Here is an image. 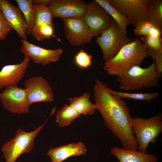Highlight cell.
<instances>
[{"label":"cell","instance_id":"23","mask_svg":"<svg viewBox=\"0 0 162 162\" xmlns=\"http://www.w3.org/2000/svg\"><path fill=\"white\" fill-rule=\"evenodd\" d=\"M95 0L106 11L127 34V26L130 24L128 20L110 4L109 0Z\"/></svg>","mask_w":162,"mask_h":162},{"label":"cell","instance_id":"9","mask_svg":"<svg viewBox=\"0 0 162 162\" xmlns=\"http://www.w3.org/2000/svg\"><path fill=\"white\" fill-rule=\"evenodd\" d=\"M109 2L134 27L147 19L148 0H109Z\"/></svg>","mask_w":162,"mask_h":162},{"label":"cell","instance_id":"5","mask_svg":"<svg viewBox=\"0 0 162 162\" xmlns=\"http://www.w3.org/2000/svg\"><path fill=\"white\" fill-rule=\"evenodd\" d=\"M126 34L113 19L111 26L96 38V42L102 50L105 62L113 58L124 46L134 40Z\"/></svg>","mask_w":162,"mask_h":162},{"label":"cell","instance_id":"12","mask_svg":"<svg viewBox=\"0 0 162 162\" xmlns=\"http://www.w3.org/2000/svg\"><path fill=\"white\" fill-rule=\"evenodd\" d=\"M34 5L35 20L31 35L37 40L43 41L53 36V17L48 5Z\"/></svg>","mask_w":162,"mask_h":162},{"label":"cell","instance_id":"19","mask_svg":"<svg viewBox=\"0 0 162 162\" xmlns=\"http://www.w3.org/2000/svg\"><path fill=\"white\" fill-rule=\"evenodd\" d=\"M90 98V94L88 92H85L81 96L70 97L69 104L80 115H92L96 109L94 104L91 101Z\"/></svg>","mask_w":162,"mask_h":162},{"label":"cell","instance_id":"21","mask_svg":"<svg viewBox=\"0 0 162 162\" xmlns=\"http://www.w3.org/2000/svg\"><path fill=\"white\" fill-rule=\"evenodd\" d=\"M24 17L27 26V34L31 35L35 22L34 5L32 0H16Z\"/></svg>","mask_w":162,"mask_h":162},{"label":"cell","instance_id":"29","mask_svg":"<svg viewBox=\"0 0 162 162\" xmlns=\"http://www.w3.org/2000/svg\"><path fill=\"white\" fill-rule=\"evenodd\" d=\"M12 29L0 10V40L5 39Z\"/></svg>","mask_w":162,"mask_h":162},{"label":"cell","instance_id":"30","mask_svg":"<svg viewBox=\"0 0 162 162\" xmlns=\"http://www.w3.org/2000/svg\"><path fill=\"white\" fill-rule=\"evenodd\" d=\"M50 0H32L33 4L48 5Z\"/></svg>","mask_w":162,"mask_h":162},{"label":"cell","instance_id":"25","mask_svg":"<svg viewBox=\"0 0 162 162\" xmlns=\"http://www.w3.org/2000/svg\"><path fill=\"white\" fill-rule=\"evenodd\" d=\"M135 27L134 34L140 37L149 35L152 30L154 28L158 27L152 21L146 19L138 23Z\"/></svg>","mask_w":162,"mask_h":162},{"label":"cell","instance_id":"6","mask_svg":"<svg viewBox=\"0 0 162 162\" xmlns=\"http://www.w3.org/2000/svg\"><path fill=\"white\" fill-rule=\"evenodd\" d=\"M46 122L31 132H26L20 129H17L14 137L3 144L1 150L5 162H15L22 154L30 152L32 150L34 145L35 139Z\"/></svg>","mask_w":162,"mask_h":162},{"label":"cell","instance_id":"7","mask_svg":"<svg viewBox=\"0 0 162 162\" xmlns=\"http://www.w3.org/2000/svg\"><path fill=\"white\" fill-rule=\"evenodd\" d=\"M62 21L65 37L71 45L82 46L94 37L83 16L63 19Z\"/></svg>","mask_w":162,"mask_h":162},{"label":"cell","instance_id":"17","mask_svg":"<svg viewBox=\"0 0 162 162\" xmlns=\"http://www.w3.org/2000/svg\"><path fill=\"white\" fill-rule=\"evenodd\" d=\"M87 148L82 142L50 148L46 154L52 162H62L70 157L86 154Z\"/></svg>","mask_w":162,"mask_h":162},{"label":"cell","instance_id":"13","mask_svg":"<svg viewBox=\"0 0 162 162\" xmlns=\"http://www.w3.org/2000/svg\"><path fill=\"white\" fill-rule=\"evenodd\" d=\"M87 6L82 0H50L48 5L53 17L62 19L83 16Z\"/></svg>","mask_w":162,"mask_h":162},{"label":"cell","instance_id":"24","mask_svg":"<svg viewBox=\"0 0 162 162\" xmlns=\"http://www.w3.org/2000/svg\"><path fill=\"white\" fill-rule=\"evenodd\" d=\"M110 91L113 95L119 98H127L148 102L157 98L159 95L158 92L141 93H126L115 91L110 88Z\"/></svg>","mask_w":162,"mask_h":162},{"label":"cell","instance_id":"28","mask_svg":"<svg viewBox=\"0 0 162 162\" xmlns=\"http://www.w3.org/2000/svg\"><path fill=\"white\" fill-rule=\"evenodd\" d=\"M147 54L148 56H151L154 59L156 71L160 79L162 73V53L147 49Z\"/></svg>","mask_w":162,"mask_h":162},{"label":"cell","instance_id":"8","mask_svg":"<svg viewBox=\"0 0 162 162\" xmlns=\"http://www.w3.org/2000/svg\"><path fill=\"white\" fill-rule=\"evenodd\" d=\"M0 100L4 108L13 114H26L29 112V104L25 90L12 84L0 93Z\"/></svg>","mask_w":162,"mask_h":162},{"label":"cell","instance_id":"22","mask_svg":"<svg viewBox=\"0 0 162 162\" xmlns=\"http://www.w3.org/2000/svg\"><path fill=\"white\" fill-rule=\"evenodd\" d=\"M147 19L162 30V0H148Z\"/></svg>","mask_w":162,"mask_h":162},{"label":"cell","instance_id":"20","mask_svg":"<svg viewBox=\"0 0 162 162\" xmlns=\"http://www.w3.org/2000/svg\"><path fill=\"white\" fill-rule=\"evenodd\" d=\"M80 115L71 105L66 104L57 111L56 122L62 128L70 125Z\"/></svg>","mask_w":162,"mask_h":162},{"label":"cell","instance_id":"1","mask_svg":"<svg viewBox=\"0 0 162 162\" xmlns=\"http://www.w3.org/2000/svg\"><path fill=\"white\" fill-rule=\"evenodd\" d=\"M106 83L96 79L94 103L104 124L121 142L123 147L136 150L138 144L131 128L132 118L126 102L113 95Z\"/></svg>","mask_w":162,"mask_h":162},{"label":"cell","instance_id":"26","mask_svg":"<svg viewBox=\"0 0 162 162\" xmlns=\"http://www.w3.org/2000/svg\"><path fill=\"white\" fill-rule=\"evenodd\" d=\"M141 39L148 49L162 53L161 37L148 35L141 37Z\"/></svg>","mask_w":162,"mask_h":162},{"label":"cell","instance_id":"2","mask_svg":"<svg viewBox=\"0 0 162 162\" xmlns=\"http://www.w3.org/2000/svg\"><path fill=\"white\" fill-rule=\"evenodd\" d=\"M147 49L139 38H136L124 46L113 58L105 62L103 68L109 75L120 76L134 66H140L148 56Z\"/></svg>","mask_w":162,"mask_h":162},{"label":"cell","instance_id":"15","mask_svg":"<svg viewBox=\"0 0 162 162\" xmlns=\"http://www.w3.org/2000/svg\"><path fill=\"white\" fill-rule=\"evenodd\" d=\"M0 10L12 29L22 39L27 40V24L20 8L7 0H0Z\"/></svg>","mask_w":162,"mask_h":162},{"label":"cell","instance_id":"11","mask_svg":"<svg viewBox=\"0 0 162 162\" xmlns=\"http://www.w3.org/2000/svg\"><path fill=\"white\" fill-rule=\"evenodd\" d=\"M27 99L30 105L40 102L54 100L53 90L48 82L41 76L29 78L24 82Z\"/></svg>","mask_w":162,"mask_h":162},{"label":"cell","instance_id":"16","mask_svg":"<svg viewBox=\"0 0 162 162\" xmlns=\"http://www.w3.org/2000/svg\"><path fill=\"white\" fill-rule=\"evenodd\" d=\"M30 58L25 56L19 64L4 66L0 71V90L12 84H17L25 76L29 65Z\"/></svg>","mask_w":162,"mask_h":162},{"label":"cell","instance_id":"18","mask_svg":"<svg viewBox=\"0 0 162 162\" xmlns=\"http://www.w3.org/2000/svg\"><path fill=\"white\" fill-rule=\"evenodd\" d=\"M111 154L120 162H158V157L156 155L117 146L112 147Z\"/></svg>","mask_w":162,"mask_h":162},{"label":"cell","instance_id":"3","mask_svg":"<svg viewBox=\"0 0 162 162\" xmlns=\"http://www.w3.org/2000/svg\"><path fill=\"white\" fill-rule=\"evenodd\" d=\"M160 79L153 61L148 67L135 66L118 76L120 89L126 91L150 88L158 86Z\"/></svg>","mask_w":162,"mask_h":162},{"label":"cell","instance_id":"27","mask_svg":"<svg viewBox=\"0 0 162 162\" xmlns=\"http://www.w3.org/2000/svg\"><path fill=\"white\" fill-rule=\"evenodd\" d=\"M92 56L82 49H81L76 54L74 57L75 63L79 67L87 68L92 65Z\"/></svg>","mask_w":162,"mask_h":162},{"label":"cell","instance_id":"4","mask_svg":"<svg viewBox=\"0 0 162 162\" xmlns=\"http://www.w3.org/2000/svg\"><path fill=\"white\" fill-rule=\"evenodd\" d=\"M131 128L137 143L138 150L146 153L149 144L155 143L162 133V114L146 119L138 117L132 118Z\"/></svg>","mask_w":162,"mask_h":162},{"label":"cell","instance_id":"14","mask_svg":"<svg viewBox=\"0 0 162 162\" xmlns=\"http://www.w3.org/2000/svg\"><path fill=\"white\" fill-rule=\"evenodd\" d=\"M20 50L24 56L28 57L36 64L45 66L50 63L59 60L63 52L61 48L51 50L34 45L27 40L22 39Z\"/></svg>","mask_w":162,"mask_h":162},{"label":"cell","instance_id":"10","mask_svg":"<svg viewBox=\"0 0 162 162\" xmlns=\"http://www.w3.org/2000/svg\"><path fill=\"white\" fill-rule=\"evenodd\" d=\"M83 17L94 37L96 38L111 26L113 19L95 0L87 4L86 10Z\"/></svg>","mask_w":162,"mask_h":162}]
</instances>
